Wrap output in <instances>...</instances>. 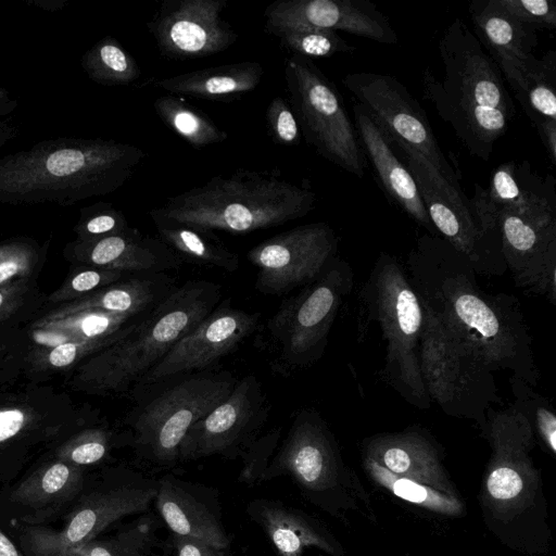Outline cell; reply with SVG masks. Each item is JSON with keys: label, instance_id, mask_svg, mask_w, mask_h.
Returning a JSON list of instances; mask_svg holds the SVG:
<instances>
[{"label": "cell", "instance_id": "obj_9", "mask_svg": "<svg viewBox=\"0 0 556 556\" xmlns=\"http://www.w3.org/2000/svg\"><path fill=\"white\" fill-rule=\"evenodd\" d=\"M289 105L305 141L324 159L363 178L366 157L343 99L333 83L309 59L285 60Z\"/></svg>", "mask_w": 556, "mask_h": 556}, {"label": "cell", "instance_id": "obj_35", "mask_svg": "<svg viewBox=\"0 0 556 556\" xmlns=\"http://www.w3.org/2000/svg\"><path fill=\"white\" fill-rule=\"evenodd\" d=\"M274 36L280 39L281 46L292 54L304 58H329L338 53H353L351 46L337 31L291 27L276 31Z\"/></svg>", "mask_w": 556, "mask_h": 556}, {"label": "cell", "instance_id": "obj_50", "mask_svg": "<svg viewBox=\"0 0 556 556\" xmlns=\"http://www.w3.org/2000/svg\"><path fill=\"white\" fill-rule=\"evenodd\" d=\"M61 556H80V555H78L76 553H73V552H67V553H65V554H63Z\"/></svg>", "mask_w": 556, "mask_h": 556}, {"label": "cell", "instance_id": "obj_39", "mask_svg": "<svg viewBox=\"0 0 556 556\" xmlns=\"http://www.w3.org/2000/svg\"><path fill=\"white\" fill-rule=\"evenodd\" d=\"M514 17L535 29L556 28V5L549 0H498Z\"/></svg>", "mask_w": 556, "mask_h": 556}, {"label": "cell", "instance_id": "obj_40", "mask_svg": "<svg viewBox=\"0 0 556 556\" xmlns=\"http://www.w3.org/2000/svg\"><path fill=\"white\" fill-rule=\"evenodd\" d=\"M106 452L105 437L96 434L74 445L66 453V458L75 465H89L101 460Z\"/></svg>", "mask_w": 556, "mask_h": 556}, {"label": "cell", "instance_id": "obj_22", "mask_svg": "<svg viewBox=\"0 0 556 556\" xmlns=\"http://www.w3.org/2000/svg\"><path fill=\"white\" fill-rule=\"evenodd\" d=\"M154 501L174 534L203 541L218 551L228 547L220 514L195 485L166 475L157 481Z\"/></svg>", "mask_w": 556, "mask_h": 556}, {"label": "cell", "instance_id": "obj_44", "mask_svg": "<svg viewBox=\"0 0 556 556\" xmlns=\"http://www.w3.org/2000/svg\"><path fill=\"white\" fill-rule=\"evenodd\" d=\"M77 346L74 343H63L58 345L50 353V363L56 367L70 365L76 357Z\"/></svg>", "mask_w": 556, "mask_h": 556}, {"label": "cell", "instance_id": "obj_37", "mask_svg": "<svg viewBox=\"0 0 556 556\" xmlns=\"http://www.w3.org/2000/svg\"><path fill=\"white\" fill-rule=\"evenodd\" d=\"M125 215L109 202H97L81 210L79 232L91 242L126 231Z\"/></svg>", "mask_w": 556, "mask_h": 556}, {"label": "cell", "instance_id": "obj_36", "mask_svg": "<svg viewBox=\"0 0 556 556\" xmlns=\"http://www.w3.org/2000/svg\"><path fill=\"white\" fill-rule=\"evenodd\" d=\"M515 396L513 405L527 418L532 430L552 454L556 453V416L548 402L533 387L518 378H509Z\"/></svg>", "mask_w": 556, "mask_h": 556}, {"label": "cell", "instance_id": "obj_2", "mask_svg": "<svg viewBox=\"0 0 556 556\" xmlns=\"http://www.w3.org/2000/svg\"><path fill=\"white\" fill-rule=\"evenodd\" d=\"M146 152L102 138L42 140L0 159V203L73 205L112 193L135 174Z\"/></svg>", "mask_w": 556, "mask_h": 556}, {"label": "cell", "instance_id": "obj_43", "mask_svg": "<svg viewBox=\"0 0 556 556\" xmlns=\"http://www.w3.org/2000/svg\"><path fill=\"white\" fill-rule=\"evenodd\" d=\"M108 275H102L97 270H86L78 274L72 281L74 290L84 292L94 289L101 282L106 281Z\"/></svg>", "mask_w": 556, "mask_h": 556}, {"label": "cell", "instance_id": "obj_23", "mask_svg": "<svg viewBox=\"0 0 556 556\" xmlns=\"http://www.w3.org/2000/svg\"><path fill=\"white\" fill-rule=\"evenodd\" d=\"M366 456L396 476L427 483L453 495L437 450L415 431L371 438L366 445Z\"/></svg>", "mask_w": 556, "mask_h": 556}, {"label": "cell", "instance_id": "obj_13", "mask_svg": "<svg viewBox=\"0 0 556 556\" xmlns=\"http://www.w3.org/2000/svg\"><path fill=\"white\" fill-rule=\"evenodd\" d=\"M344 87L358 100L394 146H405L422 155L455 187L458 177L440 149L426 112L395 77L358 72L342 78Z\"/></svg>", "mask_w": 556, "mask_h": 556}, {"label": "cell", "instance_id": "obj_30", "mask_svg": "<svg viewBox=\"0 0 556 556\" xmlns=\"http://www.w3.org/2000/svg\"><path fill=\"white\" fill-rule=\"evenodd\" d=\"M83 484L77 467L53 463L29 476L11 493V500L29 507L59 504L74 496Z\"/></svg>", "mask_w": 556, "mask_h": 556}, {"label": "cell", "instance_id": "obj_4", "mask_svg": "<svg viewBox=\"0 0 556 556\" xmlns=\"http://www.w3.org/2000/svg\"><path fill=\"white\" fill-rule=\"evenodd\" d=\"M443 80L425 70V99L448 123L467 151L489 161L516 113L502 74L466 23L456 17L439 41Z\"/></svg>", "mask_w": 556, "mask_h": 556}, {"label": "cell", "instance_id": "obj_34", "mask_svg": "<svg viewBox=\"0 0 556 556\" xmlns=\"http://www.w3.org/2000/svg\"><path fill=\"white\" fill-rule=\"evenodd\" d=\"M155 521L153 516H142L108 540L93 539L70 552L80 556H150L157 540Z\"/></svg>", "mask_w": 556, "mask_h": 556}, {"label": "cell", "instance_id": "obj_16", "mask_svg": "<svg viewBox=\"0 0 556 556\" xmlns=\"http://www.w3.org/2000/svg\"><path fill=\"white\" fill-rule=\"evenodd\" d=\"M156 492L157 481L141 475L104 491L94 492L74 509L62 531L28 529L27 540L31 552L34 556H61L93 540L123 517L147 513Z\"/></svg>", "mask_w": 556, "mask_h": 556}, {"label": "cell", "instance_id": "obj_11", "mask_svg": "<svg viewBox=\"0 0 556 556\" xmlns=\"http://www.w3.org/2000/svg\"><path fill=\"white\" fill-rule=\"evenodd\" d=\"M230 372L191 375L140 404L132 419L139 456L160 467L178 463L189 430L231 393Z\"/></svg>", "mask_w": 556, "mask_h": 556}, {"label": "cell", "instance_id": "obj_12", "mask_svg": "<svg viewBox=\"0 0 556 556\" xmlns=\"http://www.w3.org/2000/svg\"><path fill=\"white\" fill-rule=\"evenodd\" d=\"M395 147L404 155L437 232L469 261L477 274L503 275L507 268L501 241L483 233L462 188L450 184L416 151L405 146Z\"/></svg>", "mask_w": 556, "mask_h": 556}, {"label": "cell", "instance_id": "obj_18", "mask_svg": "<svg viewBox=\"0 0 556 556\" xmlns=\"http://www.w3.org/2000/svg\"><path fill=\"white\" fill-rule=\"evenodd\" d=\"M227 4V0H165L147 28L165 58L187 60L217 54L238 39L222 16Z\"/></svg>", "mask_w": 556, "mask_h": 556}, {"label": "cell", "instance_id": "obj_25", "mask_svg": "<svg viewBox=\"0 0 556 556\" xmlns=\"http://www.w3.org/2000/svg\"><path fill=\"white\" fill-rule=\"evenodd\" d=\"M87 248L88 257L94 265L139 275L162 274L184 264L159 237L146 236L131 227L122 233L91 241Z\"/></svg>", "mask_w": 556, "mask_h": 556}, {"label": "cell", "instance_id": "obj_14", "mask_svg": "<svg viewBox=\"0 0 556 556\" xmlns=\"http://www.w3.org/2000/svg\"><path fill=\"white\" fill-rule=\"evenodd\" d=\"M338 238L324 222L296 226L254 245L247 258L257 269L255 288L282 295L315 280L337 256Z\"/></svg>", "mask_w": 556, "mask_h": 556}, {"label": "cell", "instance_id": "obj_27", "mask_svg": "<svg viewBox=\"0 0 556 556\" xmlns=\"http://www.w3.org/2000/svg\"><path fill=\"white\" fill-rule=\"evenodd\" d=\"M264 75L256 61H243L212 66L165 77L155 86L174 96L222 100L253 91Z\"/></svg>", "mask_w": 556, "mask_h": 556}, {"label": "cell", "instance_id": "obj_15", "mask_svg": "<svg viewBox=\"0 0 556 556\" xmlns=\"http://www.w3.org/2000/svg\"><path fill=\"white\" fill-rule=\"evenodd\" d=\"M269 403L256 377L237 380L229 396L198 421L182 441L178 462L244 456L260 438Z\"/></svg>", "mask_w": 556, "mask_h": 556}, {"label": "cell", "instance_id": "obj_32", "mask_svg": "<svg viewBox=\"0 0 556 556\" xmlns=\"http://www.w3.org/2000/svg\"><path fill=\"white\" fill-rule=\"evenodd\" d=\"M80 63L88 77L102 86H126L140 76L137 61L112 36L96 42Z\"/></svg>", "mask_w": 556, "mask_h": 556}, {"label": "cell", "instance_id": "obj_48", "mask_svg": "<svg viewBox=\"0 0 556 556\" xmlns=\"http://www.w3.org/2000/svg\"><path fill=\"white\" fill-rule=\"evenodd\" d=\"M20 265L13 260L3 261L0 263V283L11 278L17 273Z\"/></svg>", "mask_w": 556, "mask_h": 556}, {"label": "cell", "instance_id": "obj_31", "mask_svg": "<svg viewBox=\"0 0 556 556\" xmlns=\"http://www.w3.org/2000/svg\"><path fill=\"white\" fill-rule=\"evenodd\" d=\"M153 109L164 125L195 149L219 143L228 138V134L204 112L178 96L159 97L153 102Z\"/></svg>", "mask_w": 556, "mask_h": 556}, {"label": "cell", "instance_id": "obj_49", "mask_svg": "<svg viewBox=\"0 0 556 556\" xmlns=\"http://www.w3.org/2000/svg\"><path fill=\"white\" fill-rule=\"evenodd\" d=\"M63 2L64 1H60V0H53V1H37L36 2V5L40 7L41 9L43 10H50V11H54V10H60L63 5Z\"/></svg>", "mask_w": 556, "mask_h": 556}, {"label": "cell", "instance_id": "obj_20", "mask_svg": "<svg viewBox=\"0 0 556 556\" xmlns=\"http://www.w3.org/2000/svg\"><path fill=\"white\" fill-rule=\"evenodd\" d=\"M265 30L309 27L342 30L379 43L394 45L397 35L388 16L368 0H276L264 12Z\"/></svg>", "mask_w": 556, "mask_h": 556}, {"label": "cell", "instance_id": "obj_33", "mask_svg": "<svg viewBox=\"0 0 556 556\" xmlns=\"http://www.w3.org/2000/svg\"><path fill=\"white\" fill-rule=\"evenodd\" d=\"M365 466L372 479L406 502L445 515H459L463 509L460 501L454 495L442 493L419 481L396 476L368 456L365 457Z\"/></svg>", "mask_w": 556, "mask_h": 556}, {"label": "cell", "instance_id": "obj_38", "mask_svg": "<svg viewBox=\"0 0 556 556\" xmlns=\"http://www.w3.org/2000/svg\"><path fill=\"white\" fill-rule=\"evenodd\" d=\"M266 121L274 142L288 147L300 143V127L286 99L277 96L270 101L266 110Z\"/></svg>", "mask_w": 556, "mask_h": 556}, {"label": "cell", "instance_id": "obj_42", "mask_svg": "<svg viewBox=\"0 0 556 556\" xmlns=\"http://www.w3.org/2000/svg\"><path fill=\"white\" fill-rule=\"evenodd\" d=\"M24 415L17 409L0 410V442L15 435L24 424Z\"/></svg>", "mask_w": 556, "mask_h": 556}, {"label": "cell", "instance_id": "obj_17", "mask_svg": "<svg viewBox=\"0 0 556 556\" xmlns=\"http://www.w3.org/2000/svg\"><path fill=\"white\" fill-rule=\"evenodd\" d=\"M261 325L260 313L217 305L198 326L175 343L139 381L152 386L179 375L202 371L236 351Z\"/></svg>", "mask_w": 556, "mask_h": 556}, {"label": "cell", "instance_id": "obj_10", "mask_svg": "<svg viewBox=\"0 0 556 556\" xmlns=\"http://www.w3.org/2000/svg\"><path fill=\"white\" fill-rule=\"evenodd\" d=\"M422 306L419 367L426 392L446 415L471 419L482 429L489 410L501 403L495 377Z\"/></svg>", "mask_w": 556, "mask_h": 556}, {"label": "cell", "instance_id": "obj_46", "mask_svg": "<svg viewBox=\"0 0 556 556\" xmlns=\"http://www.w3.org/2000/svg\"><path fill=\"white\" fill-rule=\"evenodd\" d=\"M17 132L16 127L4 121H0V149L13 140Z\"/></svg>", "mask_w": 556, "mask_h": 556}, {"label": "cell", "instance_id": "obj_6", "mask_svg": "<svg viewBox=\"0 0 556 556\" xmlns=\"http://www.w3.org/2000/svg\"><path fill=\"white\" fill-rule=\"evenodd\" d=\"M362 312L378 325L386 341L381 379L406 402L430 407L420 367L419 346L425 311L406 271L396 258L381 252L359 292Z\"/></svg>", "mask_w": 556, "mask_h": 556}, {"label": "cell", "instance_id": "obj_29", "mask_svg": "<svg viewBox=\"0 0 556 556\" xmlns=\"http://www.w3.org/2000/svg\"><path fill=\"white\" fill-rule=\"evenodd\" d=\"M159 238L185 263L235 273L240 256L213 231L174 223H154Z\"/></svg>", "mask_w": 556, "mask_h": 556}, {"label": "cell", "instance_id": "obj_21", "mask_svg": "<svg viewBox=\"0 0 556 556\" xmlns=\"http://www.w3.org/2000/svg\"><path fill=\"white\" fill-rule=\"evenodd\" d=\"M354 126L365 157L371 163L376 176L388 198L417 224L435 236L416 181L397 155L387 134L359 103L353 105Z\"/></svg>", "mask_w": 556, "mask_h": 556}, {"label": "cell", "instance_id": "obj_51", "mask_svg": "<svg viewBox=\"0 0 556 556\" xmlns=\"http://www.w3.org/2000/svg\"><path fill=\"white\" fill-rule=\"evenodd\" d=\"M2 301H3V296H2V294L0 293V305L2 304Z\"/></svg>", "mask_w": 556, "mask_h": 556}, {"label": "cell", "instance_id": "obj_47", "mask_svg": "<svg viewBox=\"0 0 556 556\" xmlns=\"http://www.w3.org/2000/svg\"><path fill=\"white\" fill-rule=\"evenodd\" d=\"M0 556H22L12 541L0 530Z\"/></svg>", "mask_w": 556, "mask_h": 556}, {"label": "cell", "instance_id": "obj_8", "mask_svg": "<svg viewBox=\"0 0 556 556\" xmlns=\"http://www.w3.org/2000/svg\"><path fill=\"white\" fill-rule=\"evenodd\" d=\"M220 295V287L207 280H189L174 288L108 354L102 384L117 389L140 381L218 305Z\"/></svg>", "mask_w": 556, "mask_h": 556}, {"label": "cell", "instance_id": "obj_41", "mask_svg": "<svg viewBox=\"0 0 556 556\" xmlns=\"http://www.w3.org/2000/svg\"><path fill=\"white\" fill-rule=\"evenodd\" d=\"M177 556H219L218 549L203 541L174 534Z\"/></svg>", "mask_w": 556, "mask_h": 556}, {"label": "cell", "instance_id": "obj_3", "mask_svg": "<svg viewBox=\"0 0 556 556\" xmlns=\"http://www.w3.org/2000/svg\"><path fill=\"white\" fill-rule=\"evenodd\" d=\"M472 212L483 231L501 240L516 286L556 304V181L539 176L528 162L517 177L488 192L475 184Z\"/></svg>", "mask_w": 556, "mask_h": 556}, {"label": "cell", "instance_id": "obj_7", "mask_svg": "<svg viewBox=\"0 0 556 556\" xmlns=\"http://www.w3.org/2000/svg\"><path fill=\"white\" fill-rule=\"evenodd\" d=\"M352 286L351 266L336 256L315 280L280 305L258 336L275 372L289 376L321 358Z\"/></svg>", "mask_w": 556, "mask_h": 556}, {"label": "cell", "instance_id": "obj_1", "mask_svg": "<svg viewBox=\"0 0 556 556\" xmlns=\"http://www.w3.org/2000/svg\"><path fill=\"white\" fill-rule=\"evenodd\" d=\"M406 266L419 301L454 340L492 372L538 384L532 338L516 298L482 290L469 261L437 235L416 240Z\"/></svg>", "mask_w": 556, "mask_h": 556}, {"label": "cell", "instance_id": "obj_45", "mask_svg": "<svg viewBox=\"0 0 556 556\" xmlns=\"http://www.w3.org/2000/svg\"><path fill=\"white\" fill-rule=\"evenodd\" d=\"M17 105L16 99L7 89L0 87V121L1 117L11 114Z\"/></svg>", "mask_w": 556, "mask_h": 556}, {"label": "cell", "instance_id": "obj_26", "mask_svg": "<svg viewBox=\"0 0 556 556\" xmlns=\"http://www.w3.org/2000/svg\"><path fill=\"white\" fill-rule=\"evenodd\" d=\"M247 513L263 529L280 556H302L311 546L332 551L329 539L317 523L285 503L254 500L249 503Z\"/></svg>", "mask_w": 556, "mask_h": 556}, {"label": "cell", "instance_id": "obj_24", "mask_svg": "<svg viewBox=\"0 0 556 556\" xmlns=\"http://www.w3.org/2000/svg\"><path fill=\"white\" fill-rule=\"evenodd\" d=\"M494 62L536 129L556 123L555 51L541 58L532 54L525 60L507 58Z\"/></svg>", "mask_w": 556, "mask_h": 556}, {"label": "cell", "instance_id": "obj_19", "mask_svg": "<svg viewBox=\"0 0 556 556\" xmlns=\"http://www.w3.org/2000/svg\"><path fill=\"white\" fill-rule=\"evenodd\" d=\"M338 455L333 437L318 412H298L281 447L256 479L291 476L308 496H317L337 481Z\"/></svg>", "mask_w": 556, "mask_h": 556}, {"label": "cell", "instance_id": "obj_28", "mask_svg": "<svg viewBox=\"0 0 556 556\" xmlns=\"http://www.w3.org/2000/svg\"><path fill=\"white\" fill-rule=\"evenodd\" d=\"M469 14L479 39L493 59L525 60L533 54L539 43L534 27L509 14L498 0H475Z\"/></svg>", "mask_w": 556, "mask_h": 556}, {"label": "cell", "instance_id": "obj_5", "mask_svg": "<svg viewBox=\"0 0 556 556\" xmlns=\"http://www.w3.org/2000/svg\"><path fill=\"white\" fill-rule=\"evenodd\" d=\"M317 197L307 180L296 184L278 169H237L169 197L149 211L153 220L233 235L268 229L302 218Z\"/></svg>", "mask_w": 556, "mask_h": 556}]
</instances>
